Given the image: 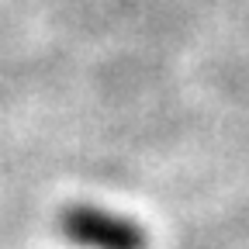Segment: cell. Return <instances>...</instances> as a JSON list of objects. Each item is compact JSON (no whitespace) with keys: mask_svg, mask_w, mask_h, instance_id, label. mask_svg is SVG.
Here are the masks:
<instances>
[{"mask_svg":"<svg viewBox=\"0 0 249 249\" xmlns=\"http://www.w3.org/2000/svg\"><path fill=\"white\" fill-rule=\"evenodd\" d=\"M59 232L80 249H149L139 222L93 204H70L59 214Z\"/></svg>","mask_w":249,"mask_h":249,"instance_id":"6da1fadb","label":"cell"}]
</instances>
